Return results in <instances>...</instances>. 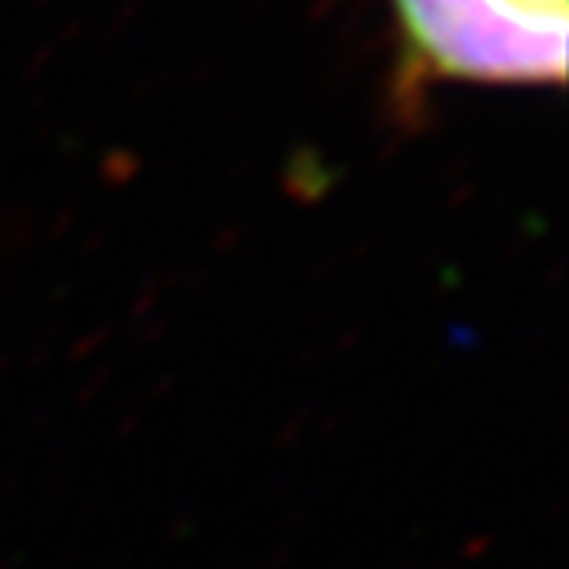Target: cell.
<instances>
[{
	"instance_id": "obj_1",
	"label": "cell",
	"mask_w": 569,
	"mask_h": 569,
	"mask_svg": "<svg viewBox=\"0 0 569 569\" xmlns=\"http://www.w3.org/2000/svg\"><path fill=\"white\" fill-rule=\"evenodd\" d=\"M405 72L480 87H559L566 24L515 0H391Z\"/></svg>"
},
{
	"instance_id": "obj_2",
	"label": "cell",
	"mask_w": 569,
	"mask_h": 569,
	"mask_svg": "<svg viewBox=\"0 0 569 569\" xmlns=\"http://www.w3.org/2000/svg\"><path fill=\"white\" fill-rule=\"evenodd\" d=\"M518 8H525L528 14L546 18V21H562L566 24V0H515Z\"/></svg>"
}]
</instances>
